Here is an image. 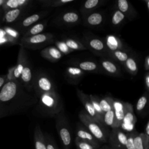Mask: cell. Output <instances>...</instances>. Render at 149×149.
I'll use <instances>...</instances> for the list:
<instances>
[{
	"instance_id": "cell-1",
	"label": "cell",
	"mask_w": 149,
	"mask_h": 149,
	"mask_svg": "<svg viewBox=\"0 0 149 149\" xmlns=\"http://www.w3.org/2000/svg\"><path fill=\"white\" fill-rule=\"evenodd\" d=\"M29 105V97L21 83L8 80L0 90V118L20 111Z\"/></svg>"
},
{
	"instance_id": "cell-2",
	"label": "cell",
	"mask_w": 149,
	"mask_h": 149,
	"mask_svg": "<svg viewBox=\"0 0 149 149\" xmlns=\"http://www.w3.org/2000/svg\"><path fill=\"white\" fill-rule=\"evenodd\" d=\"M81 122L87 127L88 132L99 141L106 143L107 141V134L102 128V125L95 121L87 113L81 111L79 115Z\"/></svg>"
},
{
	"instance_id": "cell-3",
	"label": "cell",
	"mask_w": 149,
	"mask_h": 149,
	"mask_svg": "<svg viewBox=\"0 0 149 149\" xmlns=\"http://www.w3.org/2000/svg\"><path fill=\"white\" fill-rule=\"evenodd\" d=\"M51 36L48 34H38L35 36L27 37H21L19 44L20 47L25 48H33L37 45H40L47 42L50 38Z\"/></svg>"
},
{
	"instance_id": "cell-4",
	"label": "cell",
	"mask_w": 149,
	"mask_h": 149,
	"mask_svg": "<svg viewBox=\"0 0 149 149\" xmlns=\"http://www.w3.org/2000/svg\"><path fill=\"white\" fill-rule=\"evenodd\" d=\"M109 141L112 148L114 149H126L127 134L119 128L113 129L109 136Z\"/></svg>"
},
{
	"instance_id": "cell-5",
	"label": "cell",
	"mask_w": 149,
	"mask_h": 149,
	"mask_svg": "<svg viewBox=\"0 0 149 149\" xmlns=\"http://www.w3.org/2000/svg\"><path fill=\"white\" fill-rule=\"evenodd\" d=\"M77 94L80 100L82 102L83 105L84 106L85 109L87 111V113L95 121L99 123L100 125H104V123L103 120L100 118L98 115L95 111L89 98V96L85 94L83 91L79 89H77Z\"/></svg>"
},
{
	"instance_id": "cell-6",
	"label": "cell",
	"mask_w": 149,
	"mask_h": 149,
	"mask_svg": "<svg viewBox=\"0 0 149 149\" xmlns=\"http://www.w3.org/2000/svg\"><path fill=\"white\" fill-rule=\"evenodd\" d=\"M27 63V61L25 49L23 47H20L18 54L17 63L16 66H14L13 70L12 76L13 80L19 81L22 70Z\"/></svg>"
},
{
	"instance_id": "cell-7",
	"label": "cell",
	"mask_w": 149,
	"mask_h": 149,
	"mask_svg": "<svg viewBox=\"0 0 149 149\" xmlns=\"http://www.w3.org/2000/svg\"><path fill=\"white\" fill-rule=\"evenodd\" d=\"M25 9H15L4 12L3 24L11 26L22 20V17L25 13Z\"/></svg>"
},
{
	"instance_id": "cell-8",
	"label": "cell",
	"mask_w": 149,
	"mask_h": 149,
	"mask_svg": "<svg viewBox=\"0 0 149 149\" xmlns=\"http://www.w3.org/2000/svg\"><path fill=\"white\" fill-rule=\"evenodd\" d=\"M126 110V103L118 101L113 102V111L117 128H119L122 123Z\"/></svg>"
},
{
	"instance_id": "cell-9",
	"label": "cell",
	"mask_w": 149,
	"mask_h": 149,
	"mask_svg": "<svg viewBox=\"0 0 149 149\" xmlns=\"http://www.w3.org/2000/svg\"><path fill=\"white\" fill-rule=\"evenodd\" d=\"M41 55L42 57L52 62L57 61L62 56V52L60 50L54 47L45 48L41 51Z\"/></svg>"
},
{
	"instance_id": "cell-10",
	"label": "cell",
	"mask_w": 149,
	"mask_h": 149,
	"mask_svg": "<svg viewBox=\"0 0 149 149\" xmlns=\"http://www.w3.org/2000/svg\"><path fill=\"white\" fill-rule=\"evenodd\" d=\"M58 132L65 149H69L71 144V135L69 129L65 125L59 124L57 126Z\"/></svg>"
},
{
	"instance_id": "cell-11",
	"label": "cell",
	"mask_w": 149,
	"mask_h": 149,
	"mask_svg": "<svg viewBox=\"0 0 149 149\" xmlns=\"http://www.w3.org/2000/svg\"><path fill=\"white\" fill-rule=\"evenodd\" d=\"M30 2V0H6L2 9L6 12L12 9L26 8Z\"/></svg>"
},
{
	"instance_id": "cell-12",
	"label": "cell",
	"mask_w": 149,
	"mask_h": 149,
	"mask_svg": "<svg viewBox=\"0 0 149 149\" xmlns=\"http://www.w3.org/2000/svg\"><path fill=\"white\" fill-rule=\"evenodd\" d=\"M133 142L136 149H149V136L144 133H136Z\"/></svg>"
},
{
	"instance_id": "cell-13",
	"label": "cell",
	"mask_w": 149,
	"mask_h": 149,
	"mask_svg": "<svg viewBox=\"0 0 149 149\" xmlns=\"http://www.w3.org/2000/svg\"><path fill=\"white\" fill-rule=\"evenodd\" d=\"M77 137V138L87 141L94 146L99 148L100 145L98 144V141L87 130L84 129H78L76 132Z\"/></svg>"
},
{
	"instance_id": "cell-14",
	"label": "cell",
	"mask_w": 149,
	"mask_h": 149,
	"mask_svg": "<svg viewBox=\"0 0 149 149\" xmlns=\"http://www.w3.org/2000/svg\"><path fill=\"white\" fill-rule=\"evenodd\" d=\"M32 80V72L30 65L28 63H26L24 67L22 72L20 75L19 82L21 83L22 86L27 88H29L31 86V83Z\"/></svg>"
},
{
	"instance_id": "cell-15",
	"label": "cell",
	"mask_w": 149,
	"mask_h": 149,
	"mask_svg": "<svg viewBox=\"0 0 149 149\" xmlns=\"http://www.w3.org/2000/svg\"><path fill=\"white\" fill-rule=\"evenodd\" d=\"M34 139L36 149H47L45 136L38 125L35 128Z\"/></svg>"
},
{
	"instance_id": "cell-16",
	"label": "cell",
	"mask_w": 149,
	"mask_h": 149,
	"mask_svg": "<svg viewBox=\"0 0 149 149\" xmlns=\"http://www.w3.org/2000/svg\"><path fill=\"white\" fill-rule=\"evenodd\" d=\"M40 100L42 104L49 109L55 108L57 102L55 95L52 92L42 93Z\"/></svg>"
},
{
	"instance_id": "cell-17",
	"label": "cell",
	"mask_w": 149,
	"mask_h": 149,
	"mask_svg": "<svg viewBox=\"0 0 149 149\" xmlns=\"http://www.w3.org/2000/svg\"><path fill=\"white\" fill-rule=\"evenodd\" d=\"M136 122V118L133 112L132 106L126 102V110L124 118L122 125H126V126H133Z\"/></svg>"
},
{
	"instance_id": "cell-18",
	"label": "cell",
	"mask_w": 149,
	"mask_h": 149,
	"mask_svg": "<svg viewBox=\"0 0 149 149\" xmlns=\"http://www.w3.org/2000/svg\"><path fill=\"white\" fill-rule=\"evenodd\" d=\"M37 84L38 88L43 93L52 92V83L45 76H41L39 77Z\"/></svg>"
},
{
	"instance_id": "cell-19",
	"label": "cell",
	"mask_w": 149,
	"mask_h": 149,
	"mask_svg": "<svg viewBox=\"0 0 149 149\" xmlns=\"http://www.w3.org/2000/svg\"><path fill=\"white\" fill-rule=\"evenodd\" d=\"M106 44L107 47L111 51L119 50V49H120L122 47L121 42L119 40L113 36H109L107 37Z\"/></svg>"
},
{
	"instance_id": "cell-20",
	"label": "cell",
	"mask_w": 149,
	"mask_h": 149,
	"mask_svg": "<svg viewBox=\"0 0 149 149\" xmlns=\"http://www.w3.org/2000/svg\"><path fill=\"white\" fill-rule=\"evenodd\" d=\"M44 24L41 23H37L36 24H34L29 29H27L23 34V37H30V36H35L38 34H40L44 29Z\"/></svg>"
},
{
	"instance_id": "cell-21",
	"label": "cell",
	"mask_w": 149,
	"mask_h": 149,
	"mask_svg": "<svg viewBox=\"0 0 149 149\" xmlns=\"http://www.w3.org/2000/svg\"><path fill=\"white\" fill-rule=\"evenodd\" d=\"M103 122L105 125L111 127L112 129H117L113 109L108 111L104 113Z\"/></svg>"
},
{
	"instance_id": "cell-22",
	"label": "cell",
	"mask_w": 149,
	"mask_h": 149,
	"mask_svg": "<svg viewBox=\"0 0 149 149\" xmlns=\"http://www.w3.org/2000/svg\"><path fill=\"white\" fill-rule=\"evenodd\" d=\"M113 100L108 97L102 98L99 101L100 106L104 113L108 111L113 109Z\"/></svg>"
},
{
	"instance_id": "cell-23",
	"label": "cell",
	"mask_w": 149,
	"mask_h": 149,
	"mask_svg": "<svg viewBox=\"0 0 149 149\" xmlns=\"http://www.w3.org/2000/svg\"><path fill=\"white\" fill-rule=\"evenodd\" d=\"M102 20V15L100 13L95 12L91 13L87 17V22L91 26H98L101 23Z\"/></svg>"
},
{
	"instance_id": "cell-24",
	"label": "cell",
	"mask_w": 149,
	"mask_h": 149,
	"mask_svg": "<svg viewBox=\"0 0 149 149\" xmlns=\"http://www.w3.org/2000/svg\"><path fill=\"white\" fill-rule=\"evenodd\" d=\"M103 68L109 74H115L118 73V69L117 66L111 61L108 60H102L101 61Z\"/></svg>"
},
{
	"instance_id": "cell-25",
	"label": "cell",
	"mask_w": 149,
	"mask_h": 149,
	"mask_svg": "<svg viewBox=\"0 0 149 149\" xmlns=\"http://www.w3.org/2000/svg\"><path fill=\"white\" fill-rule=\"evenodd\" d=\"M126 69L133 75H136L138 71L137 63L135 60L132 58H128L124 62Z\"/></svg>"
},
{
	"instance_id": "cell-26",
	"label": "cell",
	"mask_w": 149,
	"mask_h": 149,
	"mask_svg": "<svg viewBox=\"0 0 149 149\" xmlns=\"http://www.w3.org/2000/svg\"><path fill=\"white\" fill-rule=\"evenodd\" d=\"M88 96H89V98L90 99V101L91 102V104L93 106V108H94L95 111L98 115L100 118L103 120V117L104 115V113L102 111V109L100 106L99 100H98V98H96L95 97L93 96V95H90Z\"/></svg>"
},
{
	"instance_id": "cell-27",
	"label": "cell",
	"mask_w": 149,
	"mask_h": 149,
	"mask_svg": "<svg viewBox=\"0 0 149 149\" xmlns=\"http://www.w3.org/2000/svg\"><path fill=\"white\" fill-rule=\"evenodd\" d=\"M2 27L8 36H9L10 37L16 41L19 44V38L20 36V33L17 30H16L12 26L6 25L2 26Z\"/></svg>"
},
{
	"instance_id": "cell-28",
	"label": "cell",
	"mask_w": 149,
	"mask_h": 149,
	"mask_svg": "<svg viewBox=\"0 0 149 149\" xmlns=\"http://www.w3.org/2000/svg\"><path fill=\"white\" fill-rule=\"evenodd\" d=\"M62 20L68 23H74L79 20V16L75 12H69L63 15Z\"/></svg>"
},
{
	"instance_id": "cell-29",
	"label": "cell",
	"mask_w": 149,
	"mask_h": 149,
	"mask_svg": "<svg viewBox=\"0 0 149 149\" xmlns=\"http://www.w3.org/2000/svg\"><path fill=\"white\" fill-rule=\"evenodd\" d=\"M65 44L67 46V47L71 51L86 49L80 42H77V41H75L72 39L66 40Z\"/></svg>"
},
{
	"instance_id": "cell-30",
	"label": "cell",
	"mask_w": 149,
	"mask_h": 149,
	"mask_svg": "<svg viewBox=\"0 0 149 149\" xmlns=\"http://www.w3.org/2000/svg\"><path fill=\"white\" fill-rule=\"evenodd\" d=\"M79 68L85 71H93L97 69V64L92 61H83L79 64Z\"/></svg>"
},
{
	"instance_id": "cell-31",
	"label": "cell",
	"mask_w": 149,
	"mask_h": 149,
	"mask_svg": "<svg viewBox=\"0 0 149 149\" xmlns=\"http://www.w3.org/2000/svg\"><path fill=\"white\" fill-rule=\"evenodd\" d=\"M90 47L95 51H103L105 46L104 42L98 38H92L88 42Z\"/></svg>"
},
{
	"instance_id": "cell-32",
	"label": "cell",
	"mask_w": 149,
	"mask_h": 149,
	"mask_svg": "<svg viewBox=\"0 0 149 149\" xmlns=\"http://www.w3.org/2000/svg\"><path fill=\"white\" fill-rule=\"evenodd\" d=\"M75 143L77 149H98V148L94 146L91 144L77 137L75 139Z\"/></svg>"
},
{
	"instance_id": "cell-33",
	"label": "cell",
	"mask_w": 149,
	"mask_h": 149,
	"mask_svg": "<svg viewBox=\"0 0 149 149\" xmlns=\"http://www.w3.org/2000/svg\"><path fill=\"white\" fill-rule=\"evenodd\" d=\"M117 6L118 10L123 14L130 10L131 5L126 0H118L117 1Z\"/></svg>"
},
{
	"instance_id": "cell-34",
	"label": "cell",
	"mask_w": 149,
	"mask_h": 149,
	"mask_svg": "<svg viewBox=\"0 0 149 149\" xmlns=\"http://www.w3.org/2000/svg\"><path fill=\"white\" fill-rule=\"evenodd\" d=\"M125 17V14L120 12L119 10H117L113 13L112 16L111 22L113 25H118L123 20Z\"/></svg>"
},
{
	"instance_id": "cell-35",
	"label": "cell",
	"mask_w": 149,
	"mask_h": 149,
	"mask_svg": "<svg viewBox=\"0 0 149 149\" xmlns=\"http://www.w3.org/2000/svg\"><path fill=\"white\" fill-rule=\"evenodd\" d=\"M73 0H56V1H44L46 3L47 6H50L52 7H57L64 5L68 3L73 2Z\"/></svg>"
},
{
	"instance_id": "cell-36",
	"label": "cell",
	"mask_w": 149,
	"mask_h": 149,
	"mask_svg": "<svg viewBox=\"0 0 149 149\" xmlns=\"http://www.w3.org/2000/svg\"><path fill=\"white\" fill-rule=\"evenodd\" d=\"M147 102V97L146 95L141 96L137 101L136 104V110L138 112L141 111L146 107Z\"/></svg>"
},
{
	"instance_id": "cell-37",
	"label": "cell",
	"mask_w": 149,
	"mask_h": 149,
	"mask_svg": "<svg viewBox=\"0 0 149 149\" xmlns=\"http://www.w3.org/2000/svg\"><path fill=\"white\" fill-rule=\"evenodd\" d=\"M113 56L120 62H125L127 59L129 58L128 55L127 53L125 52H122L120 50H117L113 51Z\"/></svg>"
},
{
	"instance_id": "cell-38",
	"label": "cell",
	"mask_w": 149,
	"mask_h": 149,
	"mask_svg": "<svg viewBox=\"0 0 149 149\" xmlns=\"http://www.w3.org/2000/svg\"><path fill=\"white\" fill-rule=\"evenodd\" d=\"M99 3V0H87L83 4V8L84 10H90L97 6Z\"/></svg>"
},
{
	"instance_id": "cell-39",
	"label": "cell",
	"mask_w": 149,
	"mask_h": 149,
	"mask_svg": "<svg viewBox=\"0 0 149 149\" xmlns=\"http://www.w3.org/2000/svg\"><path fill=\"white\" fill-rule=\"evenodd\" d=\"M136 133H130L127 134V141L126 144V149H136L133 139Z\"/></svg>"
},
{
	"instance_id": "cell-40",
	"label": "cell",
	"mask_w": 149,
	"mask_h": 149,
	"mask_svg": "<svg viewBox=\"0 0 149 149\" xmlns=\"http://www.w3.org/2000/svg\"><path fill=\"white\" fill-rule=\"evenodd\" d=\"M67 72L69 75L73 77L79 76L82 74L81 70L76 67H69L67 69Z\"/></svg>"
},
{
	"instance_id": "cell-41",
	"label": "cell",
	"mask_w": 149,
	"mask_h": 149,
	"mask_svg": "<svg viewBox=\"0 0 149 149\" xmlns=\"http://www.w3.org/2000/svg\"><path fill=\"white\" fill-rule=\"evenodd\" d=\"M45 138L47 149H56L55 144H54L52 140L49 137H45Z\"/></svg>"
},
{
	"instance_id": "cell-42",
	"label": "cell",
	"mask_w": 149,
	"mask_h": 149,
	"mask_svg": "<svg viewBox=\"0 0 149 149\" xmlns=\"http://www.w3.org/2000/svg\"><path fill=\"white\" fill-rule=\"evenodd\" d=\"M7 74H2L0 75V90L4 85V84L8 81Z\"/></svg>"
},
{
	"instance_id": "cell-43",
	"label": "cell",
	"mask_w": 149,
	"mask_h": 149,
	"mask_svg": "<svg viewBox=\"0 0 149 149\" xmlns=\"http://www.w3.org/2000/svg\"><path fill=\"white\" fill-rule=\"evenodd\" d=\"M58 45L59 46V48H60V49L61 51H62V52H65V51H68L69 52V48L67 47V46H66L65 47H64L65 45V44H62V43H58Z\"/></svg>"
},
{
	"instance_id": "cell-44",
	"label": "cell",
	"mask_w": 149,
	"mask_h": 149,
	"mask_svg": "<svg viewBox=\"0 0 149 149\" xmlns=\"http://www.w3.org/2000/svg\"><path fill=\"white\" fill-rule=\"evenodd\" d=\"M144 68L146 70H149V56H147L144 61Z\"/></svg>"
},
{
	"instance_id": "cell-45",
	"label": "cell",
	"mask_w": 149,
	"mask_h": 149,
	"mask_svg": "<svg viewBox=\"0 0 149 149\" xmlns=\"http://www.w3.org/2000/svg\"><path fill=\"white\" fill-rule=\"evenodd\" d=\"M4 16V10L2 8H0V27L2 26L3 19Z\"/></svg>"
},
{
	"instance_id": "cell-46",
	"label": "cell",
	"mask_w": 149,
	"mask_h": 149,
	"mask_svg": "<svg viewBox=\"0 0 149 149\" xmlns=\"http://www.w3.org/2000/svg\"><path fill=\"white\" fill-rule=\"evenodd\" d=\"M144 79H145V83H146L147 89L148 90V88H149V74H148V73H147L146 74Z\"/></svg>"
},
{
	"instance_id": "cell-47",
	"label": "cell",
	"mask_w": 149,
	"mask_h": 149,
	"mask_svg": "<svg viewBox=\"0 0 149 149\" xmlns=\"http://www.w3.org/2000/svg\"><path fill=\"white\" fill-rule=\"evenodd\" d=\"M146 135L149 136V122L148 121L146 126V129H145V133H144Z\"/></svg>"
},
{
	"instance_id": "cell-48",
	"label": "cell",
	"mask_w": 149,
	"mask_h": 149,
	"mask_svg": "<svg viewBox=\"0 0 149 149\" xmlns=\"http://www.w3.org/2000/svg\"><path fill=\"white\" fill-rule=\"evenodd\" d=\"M6 0H0V8H2V6H3Z\"/></svg>"
},
{
	"instance_id": "cell-49",
	"label": "cell",
	"mask_w": 149,
	"mask_h": 149,
	"mask_svg": "<svg viewBox=\"0 0 149 149\" xmlns=\"http://www.w3.org/2000/svg\"><path fill=\"white\" fill-rule=\"evenodd\" d=\"M146 2H147V9L149 10V1H146Z\"/></svg>"
},
{
	"instance_id": "cell-50",
	"label": "cell",
	"mask_w": 149,
	"mask_h": 149,
	"mask_svg": "<svg viewBox=\"0 0 149 149\" xmlns=\"http://www.w3.org/2000/svg\"><path fill=\"white\" fill-rule=\"evenodd\" d=\"M105 149H114V148H105Z\"/></svg>"
}]
</instances>
